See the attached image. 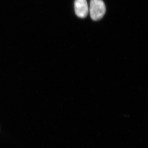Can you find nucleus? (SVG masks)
Masks as SVG:
<instances>
[{
    "mask_svg": "<svg viewBox=\"0 0 148 148\" xmlns=\"http://www.w3.org/2000/svg\"><path fill=\"white\" fill-rule=\"evenodd\" d=\"M90 16L92 20H100L105 15L106 7L102 0H90Z\"/></svg>",
    "mask_w": 148,
    "mask_h": 148,
    "instance_id": "nucleus-1",
    "label": "nucleus"
},
{
    "mask_svg": "<svg viewBox=\"0 0 148 148\" xmlns=\"http://www.w3.org/2000/svg\"><path fill=\"white\" fill-rule=\"evenodd\" d=\"M75 14L78 17L82 18L86 17L89 12L86 0H75Z\"/></svg>",
    "mask_w": 148,
    "mask_h": 148,
    "instance_id": "nucleus-2",
    "label": "nucleus"
}]
</instances>
